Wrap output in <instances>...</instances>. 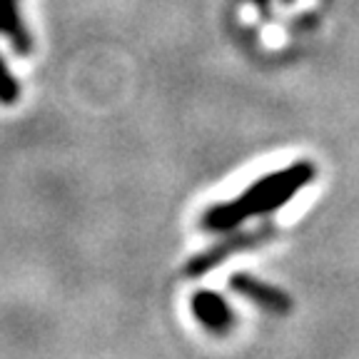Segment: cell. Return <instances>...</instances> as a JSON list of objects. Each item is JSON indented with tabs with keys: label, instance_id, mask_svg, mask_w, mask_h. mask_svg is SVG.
Segmentation results:
<instances>
[{
	"label": "cell",
	"instance_id": "obj_2",
	"mask_svg": "<svg viewBox=\"0 0 359 359\" xmlns=\"http://www.w3.org/2000/svg\"><path fill=\"white\" fill-rule=\"evenodd\" d=\"M272 235H275L272 227H262V230H255V232H237V235L224 237V240L215 242L212 247H208L205 252L195 255V257L187 262L185 275L187 277L208 275V272H212L215 267H219L222 262H227L232 255L247 252V250H252V247L264 245Z\"/></svg>",
	"mask_w": 359,
	"mask_h": 359
},
{
	"label": "cell",
	"instance_id": "obj_1",
	"mask_svg": "<svg viewBox=\"0 0 359 359\" xmlns=\"http://www.w3.org/2000/svg\"><path fill=\"white\" fill-rule=\"evenodd\" d=\"M314 180V165L307 160L290 165L285 170L264 175L262 180L252 182L245 192L227 202L212 205L208 212L202 215V230L208 232H230L237 230L242 222L252 217H262V215L275 212V210L285 208L292 197L299 190L309 185Z\"/></svg>",
	"mask_w": 359,
	"mask_h": 359
},
{
	"label": "cell",
	"instance_id": "obj_4",
	"mask_svg": "<svg viewBox=\"0 0 359 359\" xmlns=\"http://www.w3.org/2000/svg\"><path fill=\"white\" fill-rule=\"evenodd\" d=\"M190 307L192 314H195V320L205 330L215 332V334H224V332H230L235 327V312H232V307L224 302V297H219L217 292H210V290L195 292L190 299Z\"/></svg>",
	"mask_w": 359,
	"mask_h": 359
},
{
	"label": "cell",
	"instance_id": "obj_5",
	"mask_svg": "<svg viewBox=\"0 0 359 359\" xmlns=\"http://www.w3.org/2000/svg\"><path fill=\"white\" fill-rule=\"evenodd\" d=\"M0 33L11 40L18 55L33 53V35H30L25 18H22L20 0H0Z\"/></svg>",
	"mask_w": 359,
	"mask_h": 359
},
{
	"label": "cell",
	"instance_id": "obj_6",
	"mask_svg": "<svg viewBox=\"0 0 359 359\" xmlns=\"http://www.w3.org/2000/svg\"><path fill=\"white\" fill-rule=\"evenodd\" d=\"M18 97H20V83L15 80L11 65L0 53V105H15Z\"/></svg>",
	"mask_w": 359,
	"mask_h": 359
},
{
	"label": "cell",
	"instance_id": "obj_3",
	"mask_svg": "<svg viewBox=\"0 0 359 359\" xmlns=\"http://www.w3.org/2000/svg\"><path fill=\"white\" fill-rule=\"evenodd\" d=\"M230 290L242 294L245 299H250L252 304H257L259 309L272 314H287L292 309V297L280 287L269 285L264 280L247 275V272H235L230 277Z\"/></svg>",
	"mask_w": 359,
	"mask_h": 359
}]
</instances>
